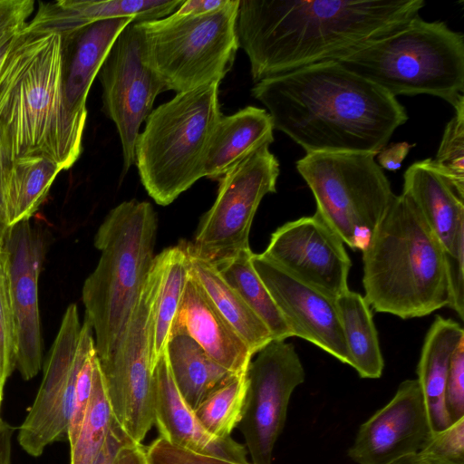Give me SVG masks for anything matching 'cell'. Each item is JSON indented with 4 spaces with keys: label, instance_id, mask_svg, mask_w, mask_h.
I'll list each match as a JSON object with an SVG mask.
<instances>
[{
    "label": "cell",
    "instance_id": "6da1fadb",
    "mask_svg": "<svg viewBox=\"0 0 464 464\" xmlns=\"http://www.w3.org/2000/svg\"><path fill=\"white\" fill-rule=\"evenodd\" d=\"M423 0H239L237 34L256 83L338 61L405 26Z\"/></svg>",
    "mask_w": 464,
    "mask_h": 464
},
{
    "label": "cell",
    "instance_id": "7a4b0ae2",
    "mask_svg": "<svg viewBox=\"0 0 464 464\" xmlns=\"http://www.w3.org/2000/svg\"><path fill=\"white\" fill-rule=\"evenodd\" d=\"M251 94L268 110L274 129L306 153L377 155L408 121L396 97L338 61L266 78L255 84Z\"/></svg>",
    "mask_w": 464,
    "mask_h": 464
},
{
    "label": "cell",
    "instance_id": "3957f363",
    "mask_svg": "<svg viewBox=\"0 0 464 464\" xmlns=\"http://www.w3.org/2000/svg\"><path fill=\"white\" fill-rule=\"evenodd\" d=\"M0 126L14 160L44 157L64 170L78 160L85 123L65 106L59 33H17L0 67Z\"/></svg>",
    "mask_w": 464,
    "mask_h": 464
},
{
    "label": "cell",
    "instance_id": "277c9868",
    "mask_svg": "<svg viewBox=\"0 0 464 464\" xmlns=\"http://www.w3.org/2000/svg\"><path fill=\"white\" fill-rule=\"evenodd\" d=\"M362 252L364 299L379 313L423 317L449 306V258L405 194L396 195Z\"/></svg>",
    "mask_w": 464,
    "mask_h": 464
},
{
    "label": "cell",
    "instance_id": "5b68a950",
    "mask_svg": "<svg viewBox=\"0 0 464 464\" xmlns=\"http://www.w3.org/2000/svg\"><path fill=\"white\" fill-rule=\"evenodd\" d=\"M157 225L150 203L130 199L112 208L95 235L101 257L82 299L99 360L111 353L138 303L155 257Z\"/></svg>",
    "mask_w": 464,
    "mask_h": 464
},
{
    "label": "cell",
    "instance_id": "8992f818",
    "mask_svg": "<svg viewBox=\"0 0 464 464\" xmlns=\"http://www.w3.org/2000/svg\"><path fill=\"white\" fill-rule=\"evenodd\" d=\"M338 62L397 95L430 94L453 107L464 97V35L420 14Z\"/></svg>",
    "mask_w": 464,
    "mask_h": 464
},
{
    "label": "cell",
    "instance_id": "52a82bcc",
    "mask_svg": "<svg viewBox=\"0 0 464 464\" xmlns=\"http://www.w3.org/2000/svg\"><path fill=\"white\" fill-rule=\"evenodd\" d=\"M218 84L177 93L149 114L135 143V164L149 196L172 203L203 177L213 132L223 116Z\"/></svg>",
    "mask_w": 464,
    "mask_h": 464
},
{
    "label": "cell",
    "instance_id": "ba28073f",
    "mask_svg": "<svg viewBox=\"0 0 464 464\" xmlns=\"http://www.w3.org/2000/svg\"><path fill=\"white\" fill-rule=\"evenodd\" d=\"M239 0L198 14H171L137 22L144 60L167 91L177 93L219 83L231 69L239 47Z\"/></svg>",
    "mask_w": 464,
    "mask_h": 464
},
{
    "label": "cell",
    "instance_id": "9c48e42d",
    "mask_svg": "<svg viewBox=\"0 0 464 464\" xmlns=\"http://www.w3.org/2000/svg\"><path fill=\"white\" fill-rule=\"evenodd\" d=\"M366 152H313L296 161L316 202V213L352 249L362 251L395 198Z\"/></svg>",
    "mask_w": 464,
    "mask_h": 464
},
{
    "label": "cell",
    "instance_id": "30bf717a",
    "mask_svg": "<svg viewBox=\"0 0 464 464\" xmlns=\"http://www.w3.org/2000/svg\"><path fill=\"white\" fill-rule=\"evenodd\" d=\"M160 265L156 256L131 316L111 353L99 360L112 415L137 444L154 424L149 320Z\"/></svg>",
    "mask_w": 464,
    "mask_h": 464
},
{
    "label": "cell",
    "instance_id": "8fae6325",
    "mask_svg": "<svg viewBox=\"0 0 464 464\" xmlns=\"http://www.w3.org/2000/svg\"><path fill=\"white\" fill-rule=\"evenodd\" d=\"M279 162L265 146L229 169L219 180L216 200L201 218L193 255L212 264L249 249L251 225L262 198L276 191Z\"/></svg>",
    "mask_w": 464,
    "mask_h": 464
},
{
    "label": "cell",
    "instance_id": "7c38bea8",
    "mask_svg": "<svg viewBox=\"0 0 464 464\" xmlns=\"http://www.w3.org/2000/svg\"><path fill=\"white\" fill-rule=\"evenodd\" d=\"M95 349L87 318L81 325L77 306L70 304L44 366L42 383L26 418L19 428L23 450L39 457L54 441L67 438L78 373Z\"/></svg>",
    "mask_w": 464,
    "mask_h": 464
},
{
    "label": "cell",
    "instance_id": "4fadbf2b",
    "mask_svg": "<svg viewBox=\"0 0 464 464\" xmlns=\"http://www.w3.org/2000/svg\"><path fill=\"white\" fill-rule=\"evenodd\" d=\"M246 376V401L238 426L253 464H271L291 394L304 382V369L292 343L272 341L257 352Z\"/></svg>",
    "mask_w": 464,
    "mask_h": 464
},
{
    "label": "cell",
    "instance_id": "5bb4252c",
    "mask_svg": "<svg viewBox=\"0 0 464 464\" xmlns=\"http://www.w3.org/2000/svg\"><path fill=\"white\" fill-rule=\"evenodd\" d=\"M98 76L102 85V109L116 125L126 172L135 163L140 127L152 111L156 97L167 91L144 60L137 22H131L119 34Z\"/></svg>",
    "mask_w": 464,
    "mask_h": 464
},
{
    "label": "cell",
    "instance_id": "9a60e30c",
    "mask_svg": "<svg viewBox=\"0 0 464 464\" xmlns=\"http://www.w3.org/2000/svg\"><path fill=\"white\" fill-rule=\"evenodd\" d=\"M47 246L44 230L29 219L8 227L1 248L14 319L15 367L26 381L42 366L38 278Z\"/></svg>",
    "mask_w": 464,
    "mask_h": 464
},
{
    "label": "cell",
    "instance_id": "2e32d148",
    "mask_svg": "<svg viewBox=\"0 0 464 464\" xmlns=\"http://www.w3.org/2000/svg\"><path fill=\"white\" fill-rule=\"evenodd\" d=\"M262 255L334 298L349 290L343 242L316 212L279 227Z\"/></svg>",
    "mask_w": 464,
    "mask_h": 464
},
{
    "label": "cell",
    "instance_id": "e0dca14e",
    "mask_svg": "<svg viewBox=\"0 0 464 464\" xmlns=\"http://www.w3.org/2000/svg\"><path fill=\"white\" fill-rule=\"evenodd\" d=\"M252 265L293 336L312 343L350 365L336 299L292 276L262 254H253Z\"/></svg>",
    "mask_w": 464,
    "mask_h": 464
},
{
    "label": "cell",
    "instance_id": "ac0fdd59",
    "mask_svg": "<svg viewBox=\"0 0 464 464\" xmlns=\"http://www.w3.org/2000/svg\"><path fill=\"white\" fill-rule=\"evenodd\" d=\"M432 430L417 379L402 382L393 398L361 425L349 457L357 464H390L419 452Z\"/></svg>",
    "mask_w": 464,
    "mask_h": 464
},
{
    "label": "cell",
    "instance_id": "d6986e66",
    "mask_svg": "<svg viewBox=\"0 0 464 464\" xmlns=\"http://www.w3.org/2000/svg\"><path fill=\"white\" fill-rule=\"evenodd\" d=\"M153 413L160 437L172 445L198 454L248 463L244 446L231 437H215L201 425L175 385L166 350L153 370Z\"/></svg>",
    "mask_w": 464,
    "mask_h": 464
},
{
    "label": "cell",
    "instance_id": "ffe728a7",
    "mask_svg": "<svg viewBox=\"0 0 464 464\" xmlns=\"http://www.w3.org/2000/svg\"><path fill=\"white\" fill-rule=\"evenodd\" d=\"M131 17L100 20L62 35L63 91L68 112L85 123L92 83L119 34Z\"/></svg>",
    "mask_w": 464,
    "mask_h": 464
},
{
    "label": "cell",
    "instance_id": "44dd1931",
    "mask_svg": "<svg viewBox=\"0 0 464 464\" xmlns=\"http://www.w3.org/2000/svg\"><path fill=\"white\" fill-rule=\"evenodd\" d=\"M172 331L189 335L212 360L229 372H246L253 356L251 351L190 273Z\"/></svg>",
    "mask_w": 464,
    "mask_h": 464
},
{
    "label": "cell",
    "instance_id": "7402d4cb",
    "mask_svg": "<svg viewBox=\"0 0 464 464\" xmlns=\"http://www.w3.org/2000/svg\"><path fill=\"white\" fill-rule=\"evenodd\" d=\"M402 193L440 240L447 255L455 257L464 247V198L428 158L411 164L403 175Z\"/></svg>",
    "mask_w": 464,
    "mask_h": 464
},
{
    "label": "cell",
    "instance_id": "603a6c76",
    "mask_svg": "<svg viewBox=\"0 0 464 464\" xmlns=\"http://www.w3.org/2000/svg\"><path fill=\"white\" fill-rule=\"evenodd\" d=\"M182 0H63L39 3L30 30L65 34L100 20L131 17L135 22L164 18L174 13Z\"/></svg>",
    "mask_w": 464,
    "mask_h": 464
},
{
    "label": "cell",
    "instance_id": "cb8c5ba5",
    "mask_svg": "<svg viewBox=\"0 0 464 464\" xmlns=\"http://www.w3.org/2000/svg\"><path fill=\"white\" fill-rule=\"evenodd\" d=\"M274 130L270 114L256 106L222 116L210 140L203 177L220 179L244 159L269 146Z\"/></svg>",
    "mask_w": 464,
    "mask_h": 464
},
{
    "label": "cell",
    "instance_id": "d4e9b609",
    "mask_svg": "<svg viewBox=\"0 0 464 464\" xmlns=\"http://www.w3.org/2000/svg\"><path fill=\"white\" fill-rule=\"evenodd\" d=\"M464 340V330L456 321L437 316L423 342L417 365L420 385L432 432L451 423L445 407V387L451 356Z\"/></svg>",
    "mask_w": 464,
    "mask_h": 464
},
{
    "label": "cell",
    "instance_id": "484cf974",
    "mask_svg": "<svg viewBox=\"0 0 464 464\" xmlns=\"http://www.w3.org/2000/svg\"><path fill=\"white\" fill-rule=\"evenodd\" d=\"M166 354L175 385L193 411L215 390L237 375L212 360L182 332L170 333Z\"/></svg>",
    "mask_w": 464,
    "mask_h": 464
},
{
    "label": "cell",
    "instance_id": "4316f807",
    "mask_svg": "<svg viewBox=\"0 0 464 464\" xmlns=\"http://www.w3.org/2000/svg\"><path fill=\"white\" fill-rule=\"evenodd\" d=\"M189 273L205 291L220 314L237 333L254 355L270 342L266 325L230 286L216 266L190 253L185 243Z\"/></svg>",
    "mask_w": 464,
    "mask_h": 464
},
{
    "label": "cell",
    "instance_id": "83f0119b",
    "mask_svg": "<svg viewBox=\"0 0 464 464\" xmlns=\"http://www.w3.org/2000/svg\"><path fill=\"white\" fill-rule=\"evenodd\" d=\"M157 256L160 274L149 320V349L153 369L166 350L189 276L185 243L166 248Z\"/></svg>",
    "mask_w": 464,
    "mask_h": 464
},
{
    "label": "cell",
    "instance_id": "f1b7e54d",
    "mask_svg": "<svg viewBox=\"0 0 464 464\" xmlns=\"http://www.w3.org/2000/svg\"><path fill=\"white\" fill-rule=\"evenodd\" d=\"M350 365L360 377H381L384 366L372 308L359 293L347 290L337 296Z\"/></svg>",
    "mask_w": 464,
    "mask_h": 464
},
{
    "label": "cell",
    "instance_id": "f546056e",
    "mask_svg": "<svg viewBox=\"0 0 464 464\" xmlns=\"http://www.w3.org/2000/svg\"><path fill=\"white\" fill-rule=\"evenodd\" d=\"M60 171L55 162L44 157L22 158L13 162L4 198L7 227L30 219Z\"/></svg>",
    "mask_w": 464,
    "mask_h": 464
},
{
    "label": "cell",
    "instance_id": "4dcf8cb0",
    "mask_svg": "<svg viewBox=\"0 0 464 464\" xmlns=\"http://www.w3.org/2000/svg\"><path fill=\"white\" fill-rule=\"evenodd\" d=\"M251 249L240 251L214 264L225 281L232 286L271 333L273 341H285L293 334L266 286L252 265Z\"/></svg>",
    "mask_w": 464,
    "mask_h": 464
},
{
    "label": "cell",
    "instance_id": "1f68e13d",
    "mask_svg": "<svg viewBox=\"0 0 464 464\" xmlns=\"http://www.w3.org/2000/svg\"><path fill=\"white\" fill-rule=\"evenodd\" d=\"M113 419L96 357L92 396L77 437L71 445V464H94Z\"/></svg>",
    "mask_w": 464,
    "mask_h": 464
},
{
    "label": "cell",
    "instance_id": "d6a6232c",
    "mask_svg": "<svg viewBox=\"0 0 464 464\" xmlns=\"http://www.w3.org/2000/svg\"><path fill=\"white\" fill-rule=\"evenodd\" d=\"M246 373L235 375L228 382L210 393L194 412L211 435L218 438L230 437L238 426L246 394Z\"/></svg>",
    "mask_w": 464,
    "mask_h": 464
},
{
    "label": "cell",
    "instance_id": "836d02e7",
    "mask_svg": "<svg viewBox=\"0 0 464 464\" xmlns=\"http://www.w3.org/2000/svg\"><path fill=\"white\" fill-rule=\"evenodd\" d=\"M454 109L455 114L444 129L432 161L440 174L464 198V97Z\"/></svg>",
    "mask_w": 464,
    "mask_h": 464
},
{
    "label": "cell",
    "instance_id": "e575fe53",
    "mask_svg": "<svg viewBox=\"0 0 464 464\" xmlns=\"http://www.w3.org/2000/svg\"><path fill=\"white\" fill-rule=\"evenodd\" d=\"M15 368V337L8 281L0 250V379L5 383Z\"/></svg>",
    "mask_w": 464,
    "mask_h": 464
},
{
    "label": "cell",
    "instance_id": "d590c367",
    "mask_svg": "<svg viewBox=\"0 0 464 464\" xmlns=\"http://www.w3.org/2000/svg\"><path fill=\"white\" fill-rule=\"evenodd\" d=\"M419 452L448 464H464V418L432 432Z\"/></svg>",
    "mask_w": 464,
    "mask_h": 464
},
{
    "label": "cell",
    "instance_id": "8d00e7d4",
    "mask_svg": "<svg viewBox=\"0 0 464 464\" xmlns=\"http://www.w3.org/2000/svg\"><path fill=\"white\" fill-rule=\"evenodd\" d=\"M96 357V350L93 349L87 356L77 376L72 412L67 432L70 446L74 442L77 437L91 400Z\"/></svg>",
    "mask_w": 464,
    "mask_h": 464
},
{
    "label": "cell",
    "instance_id": "74e56055",
    "mask_svg": "<svg viewBox=\"0 0 464 464\" xmlns=\"http://www.w3.org/2000/svg\"><path fill=\"white\" fill-rule=\"evenodd\" d=\"M146 453L148 464H242L189 451L172 445L161 437L147 448Z\"/></svg>",
    "mask_w": 464,
    "mask_h": 464
},
{
    "label": "cell",
    "instance_id": "f35d334b",
    "mask_svg": "<svg viewBox=\"0 0 464 464\" xmlns=\"http://www.w3.org/2000/svg\"><path fill=\"white\" fill-rule=\"evenodd\" d=\"M445 407L450 423L464 418V340L451 356L445 387Z\"/></svg>",
    "mask_w": 464,
    "mask_h": 464
},
{
    "label": "cell",
    "instance_id": "ab89813d",
    "mask_svg": "<svg viewBox=\"0 0 464 464\" xmlns=\"http://www.w3.org/2000/svg\"><path fill=\"white\" fill-rule=\"evenodd\" d=\"M34 8L33 0H0V40L22 29Z\"/></svg>",
    "mask_w": 464,
    "mask_h": 464
},
{
    "label": "cell",
    "instance_id": "60d3db41",
    "mask_svg": "<svg viewBox=\"0 0 464 464\" xmlns=\"http://www.w3.org/2000/svg\"><path fill=\"white\" fill-rule=\"evenodd\" d=\"M134 443L113 419L105 443L94 464H112L121 448Z\"/></svg>",
    "mask_w": 464,
    "mask_h": 464
},
{
    "label": "cell",
    "instance_id": "b9f144b4",
    "mask_svg": "<svg viewBox=\"0 0 464 464\" xmlns=\"http://www.w3.org/2000/svg\"><path fill=\"white\" fill-rule=\"evenodd\" d=\"M411 146L408 142H398L385 146L376 155L379 166L388 170L400 169Z\"/></svg>",
    "mask_w": 464,
    "mask_h": 464
},
{
    "label": "cell",
    "instance_id": "7bdbcfd3",
    "mask_svg": "<svg viewBox=\"0 0 464 464\" xmlns=\"http://www.w3.org/2000/svg\"><path fill=\"white\" fill-rule=\"evenodd\" d=\"M14 160L12 159L10 151L8 150L5 136L0 126V209L5 219L4 215V198L5 187L9 173ZM6 224V223H5Z\"/></svg>",
    "mask_w": 464,
    "mask_h": 464
},
{
    "label": "cell",
    "instance_id": "ee69618b",
    "mask_svg": "<svg viewBox=\"0 0 464 464\" xmlns=\"http://www.w3.org/2000/svg\"><path fill=\"white\" fill-rule=\"evenodd\" d=\"M112 464H148L146 450L141 444L126 445L120 450Z\"/></svg>",
    "mask_w": 464,
    "mask_h": 464
},
{
    "label": "cell",
    "instance_id": "f6af8a7d",
    "mask_svg": "<svg viewBox=\"0 0 464 464\" xmlns=\"http://www.w3.org/2000/svg\"><path fill=\"white\" fill-rule=\"evenodd\" d=\"M227 0H187L175 11L178 14H198L214 11Z\"/></svg>",
    "mask_w": 464,
    "mask_h": 464
},
{
    "label": "cell",
    "instance_id": "bcb514c9",
    "mask_svg": "<svg viewBox=\"0 0 464 464\" xmlns=\"http://www.w3.org/2000/svg\"><path fill=\"white\" fill-rule=\"evenodd\" d=\"M14 428L0 419V464H11V444Z\"/></svg>",
    "mask_w": 464,
    "mask_h": 464
},
{
    "label": "cell",
    "instance_id": "7dc6e473",
    "mask_svg": "<svg viewBox=\"0 0 464 464\" xmlns=\"http://www.w3.org/2000/svg\"><path fill=\"white\" fill-rule=\"evenodd\" d=\"M390 464H448L420 452L400 458Z\"/></svg>",
    "mask_w": 464,
    "mask_h": 464
},
{
    "label": "cell",
    "instance_id": "c3c4849f",
    "mask_svg": "<svg viewBox=\"0 0 464 464\" xmlns=\"http://www.w3.org/2000/svg\"><path fill=\"white\" fill-rule=\"evenodd\" d=\"M21 30V29H20ZM16 31L11 34H6L0 40V67L5 61V58L12 47L17 33L20 31Z\"/></svg>",
    "mask_w": 464,
    "mask_h": 464
},
{
    "label": "cell",
    "instance_id": "681fc988",
    "mask_svg": "<svg viewBox=\"0 0 464 464\" xmlns=\"http://www.w3.org/2000/svg\"><path fill=\"white\" fill-rule=\"evenodd\" d=\"M7 229H8V227L5 222V219L3 218V215H2V212L0 209V250L2 248Z\"/></svg>",
    "mask_w": 464,
    "mask_h": 464
},
{
    "label": "cell",
    "instance_id": "f907efd6",
    "mask_svg": "<svg viewBox=\"0 0 464 464\" xmlns=\"http://www.w3.org/2000/svg\"><path fill=\"white\" fill-rule=\"evenodd\" d=\"M4 385L5 383H3V382L1 381L0 379V407H1V401H2V396H3V388H4ZM1 419V418H0Z\"/></svg>",
    "mask_w": 464,
    "mask_h": 464
}]
</instances>
